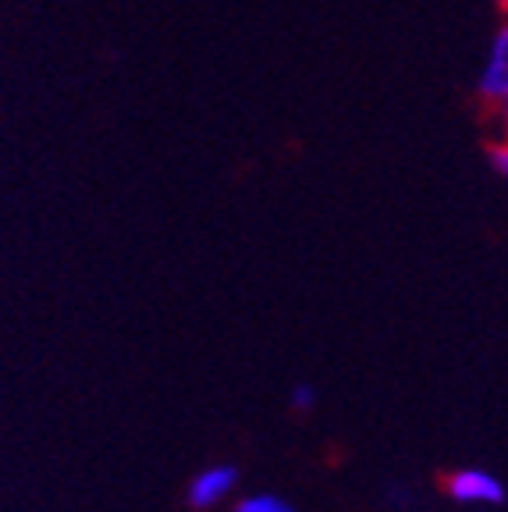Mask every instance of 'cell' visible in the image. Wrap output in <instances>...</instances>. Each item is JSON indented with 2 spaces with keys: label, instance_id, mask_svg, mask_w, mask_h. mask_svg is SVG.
I'll return each instance as SVG.
<instances>
[{
  "label": "cell",
  "instance_id": "obj_5",
  "mask_svg": "<svg viewBox=\"0 0 508 512\" xmlns=\"http://www.w3.org/2000/svg\"><path fill=\"white\" fill-rule=\"evenodd\" d=\"M491 168L501 178H508V136H501L498 143H491Z\"/></svg>",
  "mask_w": 508,
  "mask_h": 512
},
{
  "label": "cell",
  "instance_id": "obj_4",
  "mask_svg": "<svg viewBox=\"0 0 508 512\" xmlns=\"http://www.w3.org/2000/svg\"><path fill=\"white\" fill-rule=\"evenodd\" d=\"M231 512H295V509L278 495H246L242 502H235Z\"/></svg>",
  "mask_w": 508,
  "mask_h": 512
},
{
  "label": "cell",
  "instance_id": "obj_7",
  "mask_svg": "<svg viewBox=\"0 0 508 512\" xmlns=\"http://www.w3.org/2000/svg\"><path fill=\"white\" fill-rule=\"evenodd\" d=\"M498 111H501V125H505V136H508V104H501Z\"/></svg>",
  "mask_w": 508,
  "mask_h": 512
},
{
  "label": "cell",
  "instance_id": "obj_9",
  "mask_svg": "<svg viewBox=\"0 0 508 512\" xmlns=\"http://www.w3.org/2000/svg\"><path fill=\"white\" fill-rule=\"evenodd\" d=\"M477 512H487V509H477Z\"/></svg>",
  "mask_w": 508,
  "mask_h": 512
},
{
  "label": "cell",
  "instance_id": "obj_1",
  "mask_svg": "<svg viewBox=\"0 0 508 512\" xmlns=\"http://www.w3.org/2000/svg\"><path fill=\"white\" fill-rule=\"evenodd\" d=\"M445 491L455 498L459 505H469V509H491L505 498V488L494 473L480 470V466H466V470H455L445 477Z\"/></svg>",
  "mask_w": 508,
  "mask_h": 512
},
{
  "label": "cell",
  "instance_id": "obj_2",
  "mask_svg": "<svg viewBox=\"0 0 508 512\" xmlns=\"http://www.w3.org/2000/svg\"><path fill=\"white\" fill-rule=\"evenodd\" d=\"M480 96H484L491 107L508 104V18L498 32H494L491 50H487V61H484V72H480L477 82Z\"/></svg>",
  "mask_w": 508,
  "mask_h": 512
},
{
  "label": "cell",
  "instance_id": "obj_3",
  "mask_svg": "<svg viewBox=\"0 0 508 512\" xmlns=\"http://www.w3.org/2000/svg\"><path fill=\"white\" fill-rule=\"evenodd\" d=\"M239 488V473L235 466H207L203 473H196L189 484V505L192 509H214L224 498H231V491Z\"/></svg>",
  "mask_w": 508,
  "mask_h": 512
},
{
  "label": "cell",
  "instance_id": "obj_8",
  "mask_svg": "<svg viewBox=\"0 0 508 512\" xmlns=\"http://www.w3.org/2000/svg\"><path fill=\"white\" fill-rule=\"evenodd\" d=\"M498 4H501V11H505V18H508V0H498Z\"/></svg>",
  "mask_w": 508,
  "mask_h": 512
},
{
  "label": "cell",
  "instance_id": "obj_6",
  "mask_svg": "<svg viewBox=\"0 0 508 512\" xmlns=\"http://www.w3.org/2000/svg\"><path fill=\"white\" fill-rule=\"evenodd\" d=\"M292 402H295L299 409H310V406H313V392H310V388H295Z\"/></svg>",
  "mask_w": 508,
  "mask_h": 512
}]
</instances>
